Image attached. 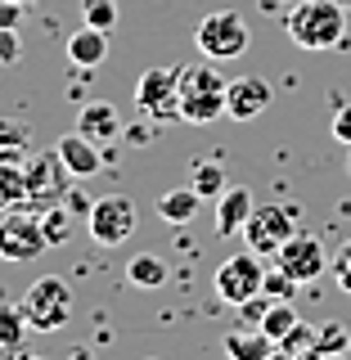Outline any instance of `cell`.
Returning <instances> with one entry per match:
<instances>
[{"label":"cell","mask_w":351,"mask_h":360,"mask_svg":"<svg viewBox=\"0 0 351 360\" xmlns=\"http://www.w3.org/2000/svg\"><path fill=\"white\" fill-rule=\"evenodd\" d=\"M293 234H298V207H284V202H262V207H253V217L243 225V243L253 248L257 257H275Z\"/></svg>","instance_id":"277c9868"},{"label":"cell","mask_w":351,"mask_h":360,"mask_svg":"<svg viewBox=\"0 0 351 360\" xmlns=\"http://www.w3.org/2000/svg\"><path fill=\"white\" fill-rule=\"evenodd\" d=\"M135 225H140V217H135V202L127 194L95 198V207H90V217H86V230H90V239H95L99 248L127 243L131 234H135Z\"/></svg>","instance_id":"ba28073f"},{"label":"cell","mask_w":351,"mask_h":360,"mask_svg":"<svg viewBox=\"0 0 351 360\" xmlns=\"http://www.w3.org/2000/svg\"><path fill=\"white\" fill-rule=\"evenodd\" d=\"M18 54H23V45H18V27H0V68L18 63Z\"/></svg>","instance_id":"f546056e"},{"label":"cell","mask_w":351,"mask_h":360,"mask_svg":"<svg viewBox=\"0 0 351 360\" xmlns=\"http://www.w3.org/2000/svg\"><path fill=\"white\" fill-rule=\"evenodd\" d=\"M14 207H27V185H23L18 162H0V217Z\"/></svg>","instance_id":"ffe728a7"},{"label":"cell","mask_w":351,"mask_h":360,"mask_svg":"<svg viewBox=\"0 0 351 360\" xmlns=\"http://www.w3.org/2000/svg\"><path fill=\"white\" fill-rule=\"evenodd\" d=\"M333 279H338V288L351 297V243H343V252L333 257Z\"/></svg>","instance_id":"1f68e13d"},{"label":"cell","mask_w":351,"mask_h":360,"mask_svg":"<svg viewBox=\"0 0 351 360\" xmlns=\"http://www.w3.org/2000/svg\"><path fill=\"white\" fill-rule=\"evenodd\" d=\"M198 194H194V185H185V189H167L162 198H158V217H162L167 225H189L198 217Z\"/></svg>","instance_id":"ac0fdd59"},{"label":"cell","mask_w":351,"mask_h":360,"mask_svg":"<svg viewBox=\"0 0 351 360\" xmlns=\"http://www.w3.org/2000/svg\"><path fill=\"white\" fill-rule=\"evenodd\" d=\"M239 311V324H248V329H257V324H262V315L270 311V297L266 292H257V297H248L243 307H234Z\"/></svg>","instance_id":"f1b7e54d"},{"label":"cell","mask_w":351,"mask_h":360,"mask_svg":"<svg viewBox=\"0 0 351 360\" xmlns=\"http://www.w3.org/2000/svg\"><path fill=\"white\" fill-rule=\"evenodd\" d=\"M253 189L243 185H225V194L217 198V212H212V225H217L221 239H234V234H243L248 217H253Z\"/></svg>","instance_id":"4fadbf2b"},{"label":"cell","mask_w":351,"mask_h":360,"mask_svg":"<svg viewBox=\"0 0 351 360\" xmlns=\"http://www.w3.org/2000/svg\"><path fill=\"white\" fill-rule=\"evenodd\" d=\"M23 9H27V5H18V0H0V27H18Z\"/></svg>","instance_id":"e575fe53"},{"label":"cell","mask_w":351,"mask_h":360,"mask_svg":"<svg viewBox=\"0 0 351 360\" xmlns=\"http://www.w3.org/2000/svg\"><path fill=\"white\" fill-rule=\"evenodd\" d=\"M14 360H45V356H32V352H14Z\"/></svg>","instance_id":"ab89813d"},{"label":"cell","mask_w":351,"mask_h":360,"mask_svg":"<svg viewBox=\"0 0 351 360\" xmlns=\"http://www.w3.org/2000/svg\"><path fill=\"white\" fill-rule=\"evenodd\" d=\"M347 356H351V347H347Z\"/></svg>","instance_id":"bcb514c9"},{"label":"cell","mask_w":351,"mask_h":360,"mask_svg":"<svg viewBox=\"0 0 351 360\" xmlns=\"http://www.w3.org/2000/svg\"><path fill=\"white\" fill-rule=\"evenodd\" d=\"M189 185H194L198 198H212V202H217V198L225 194V167H221V162H194Z\"/></svg>","instance_id":"7402d4cb"},{"label":"cell","mask_w":351,"mask_h":360,"mask_svg":"<svg viewBox=\"0 0 351 360\" xmlns=\"http://www.w3.org/2000/svg\"><path fill=\"white\" fill-rule=\"evenodd\" d=\"M329 131H333L338 144H351V99H343V104L333 108V127Z\"/></svg>","instance_id":"4dcf8cb0"},{"label":"cell","mask_w":351,"mask_h":360,"mask_svg":"<svg viewBox=\"0 0 351 360\" xmlns=\"http://www.w3.org/2000/svg\"><path fill=\"white\" fill-rule=\"evenodd\" d=\"M63 207L72 212V217H90V207H95V202L86 198V189H68V194H63Z\"/></svg>","instance_id":"836d02e7"},{"label":"cell","mask_w":351,"mask_h":360,"mask_svg":"<svg viewBox=\"0 0 351 360\" xmlns=\"http://www.w3.org/2000/svg\"><path fill=\"white\" fill-rule=\"evenodd\" d=\"M50 248V239H45V230H41V221L32 217V212H5L0 217V262H9V266H23V262H37V257Z\"/></svg>","instance_id":"52a82bcc"},{"label":"cell","mask_w":351,"mask_h":360,"mask_svg":"<svg viewBox=\"0 0 351 360\" xmlns=\"http://www.w3.org/2000/svg\"><path fill=\"white\" fill-rule=\"evenodd\" d=\"M77 131L86 135V140H95L99 149H113V144L122 140V117H117V108L104 104V99H95V104H86L82 112H77Z\"/></svg>","instance_id":"5bb4252c"},{"label":"cell","mask_w":351,"mask_h":360,"mask_svg":"<svg viewBox=\"0 0 351 360\" xmlns=\"http://www.w3.org/2000/svg\"><path fill=\"white\" fill-rule=\"evenodd\" d=\"M262 279H266V266H262V257L248 248V252H234V257H225V262L217 266L212 288H217V297L225 302V307H243L248 297L262 292Z\"/></svg>","instance_id":"8992f818"},{"label":"cell","mask_w":351,"mask_h":360,"mask_svg":"<svg viewBox=\"0 0 351 360\" xmlns=\"http://www.w3.org/2000/svg\"><path fill=\"white\" fill-rule=\"evenodd\" d=\"M270 99H275V90L266 77H234V82H225V117L253 122L270 108Z\"/></svg>","instance_id":"8fae6325"},{"label":"cell","mask_w":351,"mask_h":360,"mask_svg":"<svg viewBox=\"0 0 351 360\" xmlns=\"http://www.w3.org/2000/svg\"><path fill=\"white\" fill-rule=\"evenodd\" d=\"M54 153L63 158V167L72 172V180H90V176H99L104 172V149H99L95 140H86L82 131H68V135H59V144H54Z\"/></svg>","instance_id":"7c38bea8"},{"label":"cell","mask_w":351,"mask_h":360,"mask_svg":"<svg viewBox=\"0 0 351 360\" xmlns=\"http://www.w3.org/2000/svg\"><path fill=\"white\" fill-rule=\"evenodd\" d=\"M23 144H27V127H23V122H9V127H0V162H14L18 153H27Z\"/></svg>","instance_id":"4316f807"},{"label":"cell","mask_w":351,"mask_h":360,"mask_svg":"<svg viewBox=\"0 0 351 360\" xmlns=\"http://www.w3.org/2000/svg\"><path fill=\"white\" fill-rule=\"evenodd\" d=\"M338 5H343V9H347V14H351V0H338Z\"/></svg>","instance_id":"60d3db41"},{"label":"cell","mask_w":351,"mask_h":360,"mask_svg":"<svg viewBox=\"0 0 351 360\" xmlns=\"http://www.w3.org/2000/svg\"><path fill=\"white\" fill-rule=\"evenodd\" d=\"M104 59H108V32L82 22V27L68 37V63L72 68H99Z\"/></svg>","instance_id":"9a60e30c"},{"label":"cell","mask_w":351,"mask_h":360,"mask_svg":"<svg viewBox=\"0 0 351 360\" xmlns=\"http://www.w3.org/2000/svg\"><path fill=\"white\" fill-rule=\"evenodd\" d=\"M18 5H37V0H18Z\"/></svg>","instance_id":"b9f144b4"},{"label":"cell","mask_w":351,"mask_h":360,"mask_svg":"<svg viewBox=\"0 0 351 360\" xmlns=\"http://www.w3.org/2000/svg\"><path fill=\"white\" fill-rule=\"evenodd\" d=\"M293 288H298V279H293V275H284L279 266H270V270H266L262 292H266L270 302H293Z\"/></svg>","instance_id":"484cf974"},{"label":"cell","mask_w":351,"mask_h":360,"mask_svg":"<svg viewBox=\"0 0 351 360\" xmlns=\"http://www.w3.org/2000/svg\"><path fill=\"white\" fill-rule=\"evenodd\" d=\"M284 32L302 50H347V9L338 0H298L284 14Z\"/></svg>","instance_id":"6da1fadb"},{"label":"cell","mask_w":351,"mask_h":360,"mask_svg":"<svg viewBox=\"0 0 351 360\" xmlns=\"http://www.w3.org/2000/svg\"><path fill=\"white\" fill-rule=\"evenodd\" d=\"M127 279H131L135 288L153 292V288H162V284H167V262H162V257H153V252H140V257H131Z\"/></svg>","instance_id":"d6986e66"},{"label":"cell","mask_w":351,"mask_h":360,"mask_svg":"<svg viewBox=\"0 0 351 360\" xmlns=\"http://www.w3.org/2000/svg\"><path fill=\"white\" fill-rule=\"evenodd\" d=\"M18 307H23L27 329L59 333V329H68V320H72V288H68L59 275H41L37 284H27Z\"/></svg>","instance_id":"7a4b0ae2"},{"label":"cell","mask_w":351,"mask_h":360,"mask_svg":"<svg viewBox=\"0 0 351 360\" xmlns=\"http://www.w3.org/2000/svg\"><path fill=\"white\" fill-rule=\"evenodd\" d=\"M315 347H320V352H347V347H351V333L338 320H324L320 329H315Z\"/></svg>","instance_id":"83f0119b"},{"label":"cell","mask_w":351,"mask_h":360,"mask_svg":"<svg viewBox=\"0 0 351 360\" xmlns=\"http://www.w3.org/2000/svg\"><path fill=\"white\" fill-rule=\"evenodd\" d=\"M41 230H45V239H50V248L68 243V234H72V212H68L63 202H50V207H41Z\"/></svg>","instance_id":"cb8c5ba5"},{"label":"cell","mask_w":351,"mask_h":360,"mask_svg":"<svg viewBox=\"0 0 351 360\" xmlns=\"http://www.w3.org/2000/svg\"><path fill=\"white\" fill-rule=\"evenodd\" d=\"M135 108L144 122H180V68H149L135 82Z\"/></svg>","instance_id":"5b68a950"},{"label":"cell","mask_w":351,"mask_h":360,"mask_svg":"<svg viewBox=\"0 0 351 360\" xmlns=\"http://www.w3.org/2000/svg\"><path fill=\"white\" fill-rule=\"evenodd\" d=\"M279 347H284V352H293V356H302L307 347H315V329H307V324H298V329H293V333H288Z\"/></svg>","instance_id":"d6a6232c"},{"label":"cell","mask_w":351,"mask_h":360,"mask_svg":"<svg viewBox=\"0 0 351 360\" xmlns=\"http://www.w3.org/2000/svg\"><path fill=\"white\" fill-rule=\"evenodd\" d=\"M144 360H158V356H144Z\"/></svg>","instance_id":"f6af8a7d"},{"label":"cell","mask_w":351,"mask_h":360,"mask_svg":"<svg viewBox=\"0 0 351 360\" xmlns=\"http://www.w3.org/2000/svg\"><path fill=\"white\" fill-rule=\"evenodd\" d=\"M72 172L63 167L59 153H27L23 158V185H27V202L37 207H50V202H63V194L72 185Z\"/></svg>","instance_id":"9c48e42d"},{"label":"cell","mask_w":351,"mask_h":360,"mask_svg":"<svg viewBox=\"0 0 351 360\" xmlns=\"http://www.w3.org/2000/svg\"><path fill=\"white\" fill-rule=\"evenodd\" d=\"M266 360H298V356H293V352H284V347H275V352H270Z\"/></svg>","instance_id":"8d00e7d4"},{"label":"cell","mask_w":351,"mask_h":360,"mask_svg":"<svg viewBox=\"0 0 351 360\" xmlns=\"http://www.w3.org/2000/svg\"><path fill=\"white\" fill-rule=\"evenodd\" d=\"M275 347H279V342H275L270 333L248 329V324H243V329H230V333L221 338V352L230 356V360H266Z\"/></svg>","instance_id":"2e32d148"},{"label":"cell","mask_w":351,"mask_h":360,"mask_svg":"<svg viewBox=\"0 0 351 360\" xmlns=\"http://www.w3.org/2000/svg\"><path fill=\"white\" fill-rule=\"evenodd\" d=\"M127 140H131V144H144L149 135H144V127H131V131H127Z\"/></svg>","instance_id":"d590c367"},{"label":"cell","mask_w":351,"mask_h":360,"mask_svg":"<svg viewBox=\"0 0 351 360\" xmlns=\"http://www.w3.org/2000/svg\"><path fill=\"white\" fill-rule=\"evenodd\" d=\"M298 324H302V320H298V307H293V302H270V311L262 315V324H257V329L270 333L275 342H284V338L298 329Z\"/></svg>","instance_id":"44dd1931"},{"label":"cell","mask_w":351,"mask_h":360,"mask_svg":"<svg viewBox=\"0 0 351 360\" xmlns=\"http://www.w3.org/2000/svg\"><path fill=\"white\" fill-rule=\"evenodd\" d=\"M23 333H27L23 307H9V302H0V356H5V352H18Z\"/></svg>","instance_id":"603a6c76"},{"label":"cell","mask_w":351,"mask_h":360,"mask_svg":"<svg viewBox=\"0 0 351 360\" xmlns=\"http://www.w3.org/2000/svg\"><path fill=\"white\" fill-rule=\"evenodd\" d=\"M347 172H351V153H347Z\"/></svg>","instance_id":"7bdbcfd3"},{"label":"cell","mask_w":351,"mask_h":360,"mask_svg":"<svg viewBox=\"0 0 351 360\" xmlns=\"http://www.w3.org/2000/svg\"><path fill=\"white\" fill-rule=\"evenodd\" d=\"M68 360H95V356H90V352H86V347H77V352H72V356H68Z\"/></svg>","instance_id":"f35d334b"},{"label":"cell","mask_w":351,"mask_h":360,"mask_svg":"<svg viewBox=\"0 0 351 360\" xmlns=\"http://www.w3.org/2000/svg\"><path fill=\"white\" fill-rule=\"evenodd\" d=\"M275 266L293 275L298 284H311V279L324 275V266H329V248H324L320 234H293V239L275 252Z\"/></svg>","instance_id":"30bf717a"},{"label":"cell","mask_w":351,"mask_h":360,"mask_svg":"<svg viewBox=\"0 0 351 360\" xmlns=\"http://www.w3.org/2000/svg\"><path fill=\"white\" fill-rule=\"evenodd\" d=\"M225 112V90H180V122L208 127Z\"/></svg>","instance_id":"e0dca14e"},{"label":"cell","mask_w":351,"mask_h":360,"mask_svg":"<svg viewBox=\"0 0 351 360\" xmlns=\"http://www.w3.org/2000/svg\"><path fill=\"white\" fill-rule=\"evenodd\" d=\"M82 22L99 32H113L117 27V0H82Z\"/></svg>","instance_id":"d4e9b609"},{"label":"cell","mask_w":351,"mask_h":360,"mask_svg":"<svg viewBox=\"0 0 351 360\" xmlns=\"http://www.w3.org/2000/svg\"><path fill=\"white\" fill-rule=\"evenodd\" d=\"M279 5H284V0H279ZM288 5H298V0H288Z\"/></svg>","instance_id":"ee69618b"},{"label":"cell","mask_w":351,"mask_h":360,"mask_svg":"<svg viewBox=\"0 0 351 360\" xmlns=\"http://www.w3.org/2000/svg\"><path fill=\"white\" fill-rule=\"evenodd\" d=\"M320 360H351L347 352H320Z\"/></svg>","instance_id":"74e56055"},{"label":"cell","mask_w":351,"mask_h":360,"mask_svg":"<svg viewBox=\"0 0 351 360\" xmlns=\"http://www.w3.org/2000/svg\"><path fill=\"white\" fill-rule=\"evenodd\" d=\"M194 41H198L203 59H212V63H230V59H239V54L248 50L253 32H248V22H243L239 9H212V14L198 22Z\"/></svg>","instance_id":"3957f363"}]
</instances>
